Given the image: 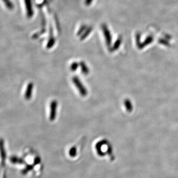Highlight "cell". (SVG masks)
<instances>
[{
	"mask_svg": "<svg viewBox=\"0 0 178 178\" xmlns=\"http://www.w3.org/2000/svg\"><path fill=\"white\" fill-rule=\"evenodd\" d=\"M72 81L74 85L76 87L77 89H78L80 95L82 96H86L88 94L87 90L80 81V79H79L78 77H74L72 78Z\"/></svg>",
	"mask_w": 178,
	"mask_h": 178,
	"instance_id": "cell-1",
	"label": "cell"
},
{
	"mask_svg": "<svg viewBox=\"0 0 178 178\" xmlns=\"http://www.w3.org/2000/svg\"><path fill=\"white\" fill-rule=\"evenodd\" d=\"M102 32L104 33V36L105 38L106 44L108 46V47H110L111 46L112 42V36L111 33L108 28L107 26L105 24H103L102 25Z\"/></svg>",
	"mask_w": 178,
	"mask_h": 178,
	"instance_id": "cell-2",
	"label": "cell"
},
{
	"mask_svg": "<svg viewBox=\"0 0 178 178\" xmlns=\"http://www.w3.org/2000/svg\"><path fill=\"white\" fill-rule=\"evenodd\" d=\"M58 108V102L56 100H53L50 104V120L53 121L56 119Z\"/></svg>",
	"mask_w": 178,
	"mask_h": 178,
	"instance_id": "cell-3",
	"label": "cell"
},
{
	"mask_svg": "<svg viewBox=\"0 0 178 178\" xmlns=\"http://www.w3.org/2000/svg\"><path fill=\"white\" fill-rule=\"evenodd\" d=\"M25 5L27 16L28 18H31L34 15L33 7L31 0H24Z\"/></svg>",
	"mask_w": 178,
	"mask_h": 178,
	"instance_id": "cell-4",
	"label": "cell"
},
{
	"mask_svg": "<svg viewBox=\"0 0 178 178\" xmlns=\"http://www.w3.org/2000/svg\"><path fill=\"white\" fill-rule=\"evenodd\" d=\"M33 88H34V85L33 83H29L27 86V87L26 89L24 97L26 100H30L31 99V97L32 96L33 94Z\"/></svg>",
	"mask_w": 178,
	"mask_h": 178,
	"instance_id": "cell-5",
	"label": "cell"
},
{
	"mask_svg": "<svg viewBox=\"0 0 178 178\" xmlns=\"http://www.w3.org/2000/svg\"><path fill=\"white\" fill-rule=\"evenodd\" d=\"M153 37L152 36L149 35L147 37V38L145 39V40L144 41V42L143 43L141 44L138 46L139 48L140 49L144 48V47H145V46H147L149 44H151V42H153Z\"/></svg>",
	"mask_w": 178,
	"mask_h": 178,
	"instance_id": "cell-6",
	"label": "cell"
},
{
	"mask_svg": "<svg viewBox=\"0 0 178 178\" xmlns=\"http://www.w3.org/2000/svg\"><path fill=\"white\" fill-rule=\"evenodd\" d=\"M0 152L1 153V156H2L3 161H5V147H4V140L2 138L0 139Z\"/></svg>",
	"mask_w": 178,
	"mask_h": 178,
	"instance_id": "cell-7",
	"label": "cell"
},
{
	"mask_svg": "<svg viewBox=\"0 0 178 178\" xmlns=\"http://www.w3.org/2000/svg\"><path fill=\"white\" fill-rule=\"evenodd\" d=\"M79 65L81 67L82 73L85 75L88 74L89 73V69L85 63L84 62H80Z\"/></svg>",
	"mask_w": 178,
	"mask_h": 178,
	"instance_id": "cell-8",
	"label": "cell"
},
{
	"mask_svg": "<svg viewBox=\"0 0 178 178\" xmlns=\"http://www.w3.org/2000/svg\"><path fill=\"white\" fill-rule=\"evenodd\" d=\"M92 30H93V27H89L87 28L85 31L84 32L83 34L82 35V36L80 37V40H81V41L85 40L89 36L90 34L91 33V32L92 31Z\"/></svg>",
	"mask_w": 178,
	"mask_h": 178,
	"instance_id": "cell-9",
	"label": "cell"
},
{
	"mask_svg": "<svg viewBox=\"0 0 178 178\" xmlns=\"http://www.w3.org/2000/svg\"><path fill=\"white\" fill-rule=\"evenodd\" d=\"M122 39V37L119 36L118 37V39L116 41V42H115L113 47L112 48V51H115V50L118 49L119 47H120V45L121 44Z\"/></svg>",
	"mask_w": 178,
	"mask_h": 178,
	"instance_id": "cell-10",
	"label": "cell"
},
{
	"mask_svg": "<svg viewBox=\"0 0 178 178\" xmlns=\"http://www.w3.org/2000/svg\"><path fill=\"white\" fill-rule=\"evenodd\" d=\"M55 42H56L55 39L53 37L51 36L48 41V42L47 45V48L49 49H51L55 45Z\"/></svg>",
	"mask_w": 178,
	"mask_h": 178,
	"instance_id": "cell-11",
	"label": "cell"
},
{
	"mask_svg": "<svg viewBox=\"0 0 178 178\" xmlns=\"http://www.w3.org/2000/svg\"><path fill=\"white\" fill-rule=\"evenodd\" d=\"M87 27L85 25H82L81 27L80 28L79 30H78V32L77 35H78V36H79L81 35H82L83 34L84 32L87 29Z\"/></svg>",
	"mask_w": 178,
	"mask_h": 178,
	"instance_id": "cell-12",
	"label": "cell"
},
{
	"mask_svg": "<svg viewBox=\"0 0 178 178\" xmlns=\"http://www.w3.org/2000/svg\"><path fill=\"white\" fill-rule=\"evenodd\" d=\"M78 66H79V64L76 62H73L72 64H71V66H70V70L73 72H74L78 68Z\"/></svg>",
	"mask_w": 178,
	"mask_h": 178,
	"instance_id": "cell-13",
	"label": "cell"
},
{
	"mask_svg": "<svg viewBox=\"0 0 178 178\" xmlns=\"http://www.w3.org/2000/svg\"><path fill=\"white\" fill-rule=\"evenodd\" d=\"M3 1H4V2L5 1V3H6V5H7L8 7H9V9H13V4H11V3L9 1V0H3Z\"/></svg>",
	"mask_w": 178,
	"mask_h": 178,
	"instance_id": "cell-14",
	"label": "cell"
},
{
	"mask_svg": "<svg viewBox=\"0 0 178 178\" xmlns=\"http://www.w3.org/2000/svg\"><path fill=\"white\" fill-rule=\"evenodd\" d=\"M76 149L75 148V147H73L71 149H70V154L71 155H75V154H76Z\"/></svg>",
	"mask_w": 178,
	"mask_h": 178,
	"instance_id": "cell-15",
	"label": "cell"
},
{
	"mask_svg": "<svg viewBox=\"0 0 178 178\" xmlns=\"http://www.w3.org/2000/svg\"><path fill=\"white\" fill-rule=\"evenodd\" d=\"M93 0H85V5L86 6H89L92 4Z\"/></svg>",
	"mask_w": 178,
	"mask_h": 178,
	"instance_id": "cell-16",
	"label": "cell"
}]
</instances>
